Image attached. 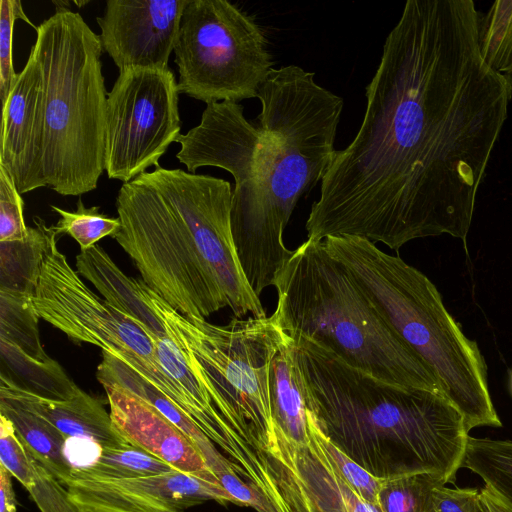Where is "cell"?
<instances>
[{
    "instance_id": "obj_1",
    "label": "cell",
    "mask_w": 512,
    "mask_h": 512,
    "mask_svg": "<svg viewBox=\"0 0 512 512\" xmlns=\"http://www.w3.org/2000/svg\"><path fill=\"white\" fill-rule=\"evenodd\" d=\"M472 0H408L366 87V110L336 151L307 239L352 236L399 250L448 234L465 241L512 98L486 65Z\"/></svg>"
},
{
    "instance_id": "obj_2",
    "label": "cell",
    "mask_w": 512,
    "mask_h": 512,
    "mask_svg": "<svg viewBox=\"0 0 512 512\" xmlns=\"http://www.w3.org/2000/svg\"><path fill=\"white\" fill-rule=\"evenodd\" d=\"M290 338L307 406L332 443L380 478L433 473L454 482L469 432L443 394L386 383L317 341Z\"/></svg>"
},
{
    "instance_id": "obj_3",
    "label": "cell",
    "mask_w": 512,
    "mask_h": 512,
    "mask_svg": "<svg viewBox=\"0 0 512 512\" xmlns=\"http://www.w3.org/2000/svg\"><path fill=\"white\" fill-rule=\"evenodd\" d=\"M297 65L272 69L260 85L259 126L276 139L271 169L247 225L233 236L245 277L260 298L292 255L284 230L298 201L321 182L337 150L343 100Z\"/></svg>"
},
{
    "instance_id": "obj_4",
    "label": "cell",
    "mask_w": 512,
    "mask_h": 512,
    "mask_svg": "<svg viewBox=\"0 0 512 512\" xmlns=\"http://www.w3.org/2000/svg\"><path fill=\"white\" fill-rule=\"evenodd\" d=\"M36 34L31 49L42 94L29 192L49 187L79 196L96 189L105 170L108 93L100 37L66 7H58Z\"/></svg>"
},
{
    "instance_id": "obj_5",
    "label": "cell",
    "mask_w": 512,
    "mask_h": 512,
    "mask_svg": "<svg viewBox=\"0 0 512 512\" xmlns=\"http://www.w3.org/2000/svg\"><path fill=\"white\" fill-rule=\"evenodd\" d=\"M274 287L278 301L272 315L289 337L317 341L386 383L444 395L430 367L392 329L323 241L307 239L293 250Z\"/></svg>"
},
{
    "instance_id": "obj_6",
    "label": "cell",
    "mask_w": 512,
    "mask_h": 512,
    "mask_svg": "<svg viewBox=\"0 0 512 512\" xmlns=\"http://www.w3.org/2000/svg\"><path fill=\"white\" fill-rule=\"evenodd\" d=\"M323 243L392 329L430 367L445 397L462 414L468 432L479 426L501 427L479 347L450 315L430 279L367 239L338 236Z\"/></svg>"
},
{
    "instance_id": "obj_7",
    "label": "cell",
    "mask_w": 512,
    "mask_h": 512,
    "mask_svg": "<svg viewBox=\"0 0 512 512\" xmlns=\"http://www.w3.org/2000/svg\"><path fill=\"white\" fill-rule=\"evenodd\" d=\"M141 292L163 320L227 424L257 449L272 429L270 366L286 334L270 317L234 318L225 325L189 319L142 279Z\"/></svg>"
},
{
    "instance_id": "obj_8",
    "label": "cell",
    "mask_w": 512,
    "mask_h": 512,
    "mask_svg": "<svg viewBox=\"0 0 512 512\" xmlns=\"http://www.w3.org/2000/svg\"><path fill=\"white\" fill-rule=\"evenodd\" d=\"M121 222L113 236L142 280L185 317L206 319L227 301L172 204L144 172L123 183L116 198Z\"/></svg>"
},
{
    "instance_id": "obj_9",
    "label": "cell",
    "mask_w": 512,
    "mask_h": 512,
    "mask_svg": "<svg viewBox=\"0 0 512 512\" xmlns=\"http://www.w3.org/2000/svg\"><path fill=\"white\" fill-rule=\"evenodd\" d=\"M173 51L179 93L207 105L257 97L273 69L262 28L226 0H188Z\"/></svg>"
},
{
    "instance_id": "obj_10",
    "label": "cell",
    "mask_w": 512,
    "mask_h": 512,
    "mask_svg": "<svg viewBox=\"0 0 512 512\" xmlns=\"http://www.w3.org/2000/svg\"><path fill=\"white\" fill-rule=\"evenodd\" d=\"M179 90L168 68L119 72L107 96L105 170L127 183L155 166L180 135Z\"/></svg>"
},
{
    "instance_id": "obj_11",
    "label": "cell",
    "mask_w": 512,
    "mask_h": 512,
    "mask_svg": "<svg viewBox=\"0 0 512 512\" xmlns=\"http://www.w3.org/2000/svg\"><path fill=\"white\" fill-rule=\"evenodd\" d=\"M56 237L50 226L42 271L32 299L39 318L70 340L96 345L122 361L142 359L162 367L152 336L82 281L59 251Z\"/></svg>"
},
{
    "instance_id": "obj_12",
    "label": "cell",
    "mask_w": 512,
    "mask_h": 512,
    "mask_svg": "<svg viewBox=\"0 0 512 512\" xmlns=\"http://www.w3.org/2000/svg\"><path fill=\"white\" fill-rule=\"evenodd\" d=\"M150 175L185 223L234 315L265 317L261 300L250 287L236 253L230 182L162 167Z\"/></svg>"
},
{
    "instance_id": "obj_13",
    "label": "cell",
    "mask_w": 512,
    "mask_h": 512,
    "mask_svg": "<svg viewBox=\"0 0 512 512\" xmlns=\"http://www.w3.org/2000/svg\"><path fill=\"white\" fill-rule=\"evenodd\" d=\"M176 142L181 145L176 158L190 173L214 166L234 178L231 231L235 236L252 217L275 154L274 135L250 123L243 106L231 101L208 104L200 123Z\"/></svg>"
},
{
    "instance_id": "obj_14",
    "label": "cell",
    "mask_w": 512,
    "mask_h": 512,
    "mask_svg": "<svg viewBox=\"0 0 512 512\" xmlns=\"http://www.w3.org/2000/svg\"><path fill=\"white\" fill-rule=\"evenodd\" d=\"M320 433L312 413L307 443H296L275 423L259 441L267 501L276 512H379L342 476Z\"/></svg>"
},
{
    "instance_id": "obj_15",
    "label": "cell",
    "mask_w": 512,
    "mask_h": 512,
    "mask_svg": "<svg viewBox=\"0 0 512 512\" xmlns=\"http://www.w3.org/2000/svg\"><path fill=\"white\" fill-rule=\"evenodd\" d=\"M65 486L81 512H184L211 500L237 505L219 483L177 470L116 480L72 477Z\"/></svg>"
},
{
    "instance_id": "obj_16",
    "label": "cell",
    "mask_w": 512,
    "mask_h": 512,
    "mask_svg": "<svg viewBox=\"0 0 512 512\" xmlns=\"http://www.w3.org/2000/svg\"><path fill=\"white\" fill-rule=\"evenodd\" d=\"M188 0H108L97 17L101 46L119 71L168 68Z\"/></svg>"
},
{
    "instance_id": "obj_17",
    "label": "cell",
    "mask_w": 512,
    "mask_h": 512,
    "mask_svg": "<svg viewBox=\"0 0 512 512\" xmlns=\"http://www.w3.org/2000/svg\"><path fill=\"white\" fill-rule=\"evenodd\" d=\"M100 383L107 395L113 426L128 444L174 470L219 483L193 442L153 405L118 384Z\"/></svg>"
},
{
    "instance_id": "obj_18",
    "label": "cell",
    "mask_w": 512,
    "mask_h": 512,
    "mask_svg": "<svg viewBox=\"0 0 512 512\" xmlns=\"http://www.w3.org/2000/svg\"><path fill=\"white\" fill-rule=\"evenodd\" d=\"M41 94V68L31 49L24 68L18 73L2 105L0 165L10 173L20 194L29 192Z\"/></svg>"
},
{
    "instance_id": "obj_19",
    "label": "cell",
    "mask_w": 512,
    "mask_h": 512,
    "mask_svg": "<svg viewBox=\"0 0 512 512\" xmlns=\"http://www.w3.org/2000/svg\"><path fill=\"white\" fill-rule=\"evenodd\" d=\"M0 395L14 399L68 437L89 438L103 448L130 445L115 430L110 412L84 391L69 400L53 401L23 391L0 377Z\"/></svg>"
},
{
    "instance_id": "obj_20",
    "label": "cell",
    "mask_w": 512,
    "mask_h": 512,
    "mask_svg": "<svg viewBox=\"0 0 512 512\" xmlns=\"http://www.w3.org/2000/svg\"><path fill=\"white\" fill-rule=\"evenodd\" d=\"M76 268L105 301L134 319L152 338L170 337L163 320L141 292L138 279L127 276L101 246L80 251Z\"/></svg>"
},
{
    "instance_id": "obj_21",
    "label": "cell",
    "mask_w": 512,
    "mask_h": 512,
    "mask_svg": "<svg viewBox=\"0 0 512 512\" xmlns=\"http://www.w3.org/2000/svg\"><path fill=\"white\" fill-rule=\"evenodd\" d=\"M270 400L275 425L296 443L309 440V410L292 340L286 335L270 366Z\"/></svg>"
},
{
    "instance_id": "obj_22",
    "label": "cell",
    "mask_w": 512,
    "mask_h": 512,
    "mask_svg": "<svg viewBox=\"0 0 512 512\" xmlns=\"http://www.w3.org/2000/svg\"><path fill=\"white\" fill-rule=\"evenodd\" d=\"M0 377L17 388L53 401H65L82 393L61 365L52 358L37 360L17 345L0 338Z\"/></svg>"
},
{
    "instance_id": "obj_23",
    "label": "cell",
    "mask_w": 512,
    "mask_h": 512,
    "mask_svg": "<svg viewBox=\"0 0 512 512\" xmlns=\"http://www.w3.org/2000/svg\"><path fill=\"white\" fill-rule=\"evenodd\" d=\"M0 414L11 421L16 434L33 458L66 485L73 472L64 455L68 436L14 399L1 395Z\"/></svg>"
},
{
    "instance_id": "obj_24",
    "label": "cell",
    "mask_w": 512,
    "mask_h": 512,
    "mask_svg": "<svg viewBox=\"0 0 512 512\" xmlns=\"http://www.w3.org/2000/svg\"><path fill=\"white\" fill-rule=\"evenodd\" d=\"M22 240L0 241V289L33 297L39 282L50 227L35 216Z\"/></svg>"
},
{
    "instance_id": "obj_25",
    "label": "cell",
    "mask_w": 512,
    "mask_h": 512,
    "mask_svg": "<svg viewBox=\"0 0 512 512\" xmlns=\"http://www.w3.org/2000/svg\"><path fill=\"white\" fill-rule=\"evenodd\" d=\"M96 376L99 382L118 384L149 402L176 425L200 452L214 444L170 398L113 354L102 351Z\"/></svg>"
},
{
    "instance_id": "obj_26",
    "label": "cell",
    "mask_w": 512,
    "mask_h": 512,
    "mask_svg": "<svg viewBox=\"0 0 512 512\" xmlns=\"http://www.w3.org/2000/svg\"><path fill=\"white\" fill-rule=\"evenodd\" d=\"M461 468L477 474L512 505V441L468 436Z\"/></svg>"
},
{
    "instance_id": "obj_27",
    "label": "cell",
    "mask_w": 512,
    "mask_h": 512,
    "mask_svg": "<svg viewBox=\"0 0 512 512\" xmlns=\"http://www.w3.org/2000/svg\"><path fill=\"white\" fill-rule=\"evenodd\" d=\"M33 297L0 289V338L17 345L29 356L48 361L39 335Z\"/></svg>"
},
{
    "instance_id": "obj_28",
    "label": "cell",
    "mask_w": 512,
    "mask_h": 512,
    "mask_svg": "<svg viewBox=\"0 0 512 512\" xmlns=\"http://www.w3.org/2000/svg\"><path fill=\"white\" fill-rule=\"evenodd\" d=\"M174 469L153 455L131 445L103 448L88 468L73 470V478L130 479L163 474ZM71 477V478H72Z\"/></svg>"
},
{
    "instance_id": "obj_29",
    "label": "cell",
    "mask_w": 512,
    "mask_h": 512,
    "mask_svg": "<svg viewBox=\"0 0 512 512\" xmlns=\"http://www.w3.org/2000/svg\"><path fill=\"white\" fill-rule=\"evenodd\" d=\"M479 51L497 73L512 74V0H498L479 21Z\"/></svg>"
},
{
    "instance_id": "obj_30",
    "label": "cell",
    "mask_w": 512,
    "mask_h": 512,
    "mask_svg": "<svg viewBox=\"0 0 512 512\" xmlns=\"http://www.w3.org/2000/svg\"><path fill=\"white\" fill-rule=\"evenodd\" d=\"M446 481L433 473L385 478L378 494L379 512H433L432 493Z\"/></svg>"
},
{
    "instance_id": "obj_31",
    "label": "cell",
    "mask_w": 512,
    "mask_h": 512,
    "mask_svg": "<svg viewBox=\"0 0 512 512\" xmlns=\"http://www.w3.org/2000/svg\"><path fill=\"white\" fill-rule=\"evenodd\" d=\"M51 209L60 215L52 228L56 234H68L77 241L80 251H85L106 237H113L121 228L120 219L109 217L99 211L98 206L86 208L78 199L75 211H67L51 205Z\"/></svg>"
},
{
    "instance_id": "obj_32",
    "label": "cell",
    "mask_w": 512,
    "mask_h": 512,
    "mask_svg": "<svg viewBox=\"0 0 512 512\" xmlns=\"http://www.w3.org/2000/svg\"><path fill=\"white\" fill-rule=\"evenodd\" d=\"M17 19L24 20L35 30L36 27L26 16L21 1H0V99L4 105L18 73L13 68L12 41L13 27Z\"/></svg>"
},
{
    "instance_id": "obj_33",
    "label": "cell",
    "mask_w": 512,
    "mask_h": 512,
    "mask_svg": "<svg viewBox=\"0 0 512 512\" xmlns=\"http://www.w3.org/2000/svg\"><path fill=\"white\" fill-rule=\"evenodd\" d=\"M35 459L16 434L11 421L0 414V464L26 489L33 484Z\"/></svg>"
},
{
    "instance_id": "obj_34",
    "label": "cell",
    "mask_w": 512,
    "mask_h": 512,
    "mask_svg": "<svg viewBox=\"0 0 512 512\" xmlns=\"http://www.w3.org/2000/svg\"><path fill=\"white\" fill-rule=\"evenodd\" d=\"M23 209L24 201L13 178L0 165V241L22 240L27 236Z\"/></svg>"
},
{
    "instance_id": "obj_35",
    "label": "cell",
    "mask_w": 512,
    "mask_h": 512,
    "mask_svg": "<svg viewBox=\"0 0 512 512\" xmlns=\"http://www.w3.org/2000/svg\"><path fill=\"white\" fill-rule=\"evenodd\" d=\"M321 442L345 480L370 504L377 506L378 494L385 478L374 476L344 451L332 443L322 432Z\"/></svg>"
},
{
    "instance_id": "obj_36",
    "label": "cell",
    "mask_w": 512,
    "mask_h": 512,
    "mask_svg": "<svg viewBox=\"0 0 512 512\" xmlns=\"http://www.w3.org/2000/svg\"><path fill=\"white\" fill-rule=\"evenodd\" d=\"M27 491L40 512H81L71 500L67 487L37 460L33 484Z\"/></svg>"
},
{
    "instance_id": "obj_37",
    "label": "cell",
    "mask_w": 512,
    "mask_h": 512,
    "mask_svg": "<svg viewBox=\"0 0 512 512\" xmlns=\"http://www.w3.org/2000/svg\"><path fill=\"white\" fill-rule=\"evenodd\" d=\"M432 504L433 512H481L480 490L441 484L433 489Z\"/></svg>"
},
{
    "instance_id": "obj_38",
    "label": "cell",
    "mask_w": 512,
    "mask_h": 512,
    "mask_svg": "<svg viewBox=\"0 0 512 512\" xmlns=\"http://www.w3.org/2000/svg\"><path fill=\"white\" fill-rule=\"evenodd\" d=\"M103 447L96 441L83 437H68L64 455L73 470L90 467L101 454Z\"/></svg>"
},
{
    "instance_id": "obj_39",
    "label": "cell",
    "mask_w": 512,
    "mask_h": 512,
    "mask_svg": "<svg viewBox=\"0 0 512 512\" xmlns=\"http://www.w3.org/2000/svg\"><path fill=\"white\" fill-rule=\"evenodd\" d=\"M11 477L9 471L0 464V512H17Z\"/></svg>"
},
{
    "instance_id": "obj_40",
    "label": "cell",
    "mask_w": 512,
    "mask_h": 512,
    "mask_svg": "<svg viewBox=\"0 0 512 512\" xmlns=\"http://www.w3.org/2000/svg\"><path fill=\"white\" fill-rule=\"evenodd\" d=\"M480 509L481 512H512V505L485 484L480 489Z\"/></svg>"
},
{
    "instance_id": "obj_41",
    "label": "cell",
    "mask_w": 512,
    "mask_h": 512,
    "mask_svg": "<svg viewBox=\"0 0 512 512\" xmlns=\"http://www.w3.org/2000/svg\"><path fill=\"white\" fill-rule=\"evenodd\" d=\"M511 389H512V373H511Z\"/></svg>"
}]
</instances>
